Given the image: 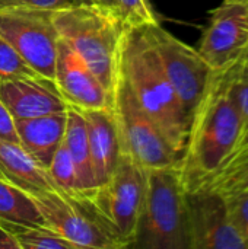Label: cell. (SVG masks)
I'll return each instance as SVG.
<instances>
[{
  "mask_svg": "<svg viewBox=\"0 0 248 249\" xmlns=\"http://www.w3.org/2000/svg\"><path fill=\"white\" fill-rule=\"evenodd\" d=\"M240 115L229 92V69L213 70L190 117L178 172L186 191L205 187L234 152Z\"/></svg>",
  "mask_w": 248,
  "mask_h": 249,
  "instance_id": "obj_1",
  "label": "cell"
},
{
  "mask_svg": "<svg viewBox=\"0 0 248 249\" xmlns=\"http://www.w3.org/2000/svg\"><path fill=\"white\" fill-rule=\"evenodd\" d=\"M118 73L129 85L140 108L181 155L191 115L186 111L167 79L145 25L126 28L121 41Z\"/></svg>",
  "mask_w": 248,
  "mask_h": 249,
  "instance_id": "obj_2",
  "label": "cell"
},
{
  "mask_svg": "<svg viewBox=\"0 0 248 249\" xmlns=\"http://www.w3.org/2000/svg\"><path fill=\"white\" fill-rule=\"evenodd\" d=\"M54 26L114 98L121 41L127 25L110 6H69L53 10Z\"/></svg>",
  "mask_w": 248,
  "mask_h": 249,
  "instance_id": "obj_3",
  "label": "cell"
},
{
  "mask_svg": "<svg viewBox=\"0 0 248 249\" xmlns=\"http://www.w3.org/2000/svg\"><path fill=\"white\" fill-rule=\"evenodd\" d=\"M130 248L190 249L186 190L177 166L148 169L146 196Z\"/></svg>",
  "mask_w": 248,
  "mask_h": 249,
  "instance_id": "obj_4",
  "label": "cell"
},
{
  "mask_svg": "<svg viewBox=\"0 0 248 249\" xmlns=\"http://www.w3.org/2000/svg\"><path fill=\"white\" fill-rule=\"evenodd\" d=\"M45 225L77 249H123L124 242L99 214L88 196H73L64 191H45L32 196Z\"/></svg>",
  "mask_w": 248,
  "mask_h": 249,
  "instance_id": "obj_5",
  "label": "cell"
},
{
  "mask_svg": "<svg viewBox=\"0 0 248 249\" xmlns=\"http://www.w3.org/2000/svg\"><path fill=\"white\" fill-rule=\"evenodd\" d=\"M113 109L123 152L130 155L146 169L178 168L181 155L171 146L152 118L140 108L120 73L114 90Z\"/></svg>",
  "mask_w": 248,
  "mask_h": 249,
  "instance_id": "obj_6",
  "label": "cell"
},
{
  "mask_svg": "<svg viewBox=\"0 0 248 249\" xmlns=\"http://www.w3.org/2000/svg\"><path fill=\"white\" fill-rule=\"evenodd\" d=\"M148 169L121 152L110 179L88 196L99 214L130 248L146 196Z\"/></svg>",
  "mask_w": 248,
  "mask_h": 249,
  "instance_id": "obj_7",
  "label": "cell"
},
{
  "mask_svg": "<svg viewBox=\"0 0 248 249\" xmlns=\"http://www.w3.org/2000/svg\"><path fill=\"white\" fill-rule=\"evenodd\" d=\"M0 36L37 74L54 82L60 35L53 22V10L3 7L0 9Z\"/></svg>",
  "mask_w": 248,
  "mask_h": 249,
  "instance_id": "obj_8",
  "label": "cell"
},
{
  "mask_svg": "<svg viewBox=\"0 0 248 249\" xmlns=\"http://www.w3.org/2000/svg\"><path fill=\"white\" fill-rule=\"evenodd\" d=\"M145 29L167 79L191 115L213 70L197 48L178 39L161 23L145 25Z\"/></svg>",
  "mask_w": 248,
  "mask_h": 249,
  "instance_id": "obj_9",
  "label": "cell"
},
{
  "mask_svg": "<svg viewBox=\"0 0 248 249\" xmlns=\"http://www.w3.org/2000/svg\"><path fill=\"white\" fill-rule=\"evenodd\" d=\"M197 51L212 70H225L248 55V0H222L209 12Z\"/></svg>",
  "mask_w": 248,
  "mask_h": 249,
  "instance_id": "obj_10",
  "label": "cell"
},
{
  "mask_svg": "<svg viewBox=\"0 0 248 249\" xmlns=\"http://www.w3.org/2000/svg\"><path fill=\"white\" fill-rule=\"evenodd\" d=\"M186 213L190 249H246L221 193L209 188L186 191Z\"/></svg>",
  "mask_w": 248,
  "mask_h": 249,
  "instance_id": "obj_11",
  "label": "cell"
},
{
  "mask_svg": "<svg viewBox=\"0 0 248 249\" xmlns=\"http://www.w3.org/2000/svg\"><path fill=\"white\" fill-rule=\"evenodd\" d=\"M54 85L72 108L79 111L113 109L114 98L79 54L61 38L58 39Z\"/></svg>",
  "mask_w": 248,
  "mask_h": 249,
  "instance_id": "obj_12",
  "label": "cell"
},
{
  "mask_svg": "<svg viewBox=\"0 0 248 249\" xmlns=\"http://www.w3.org/2000/svg\"><path fill=\"white\" fill-rule=\"evenodd\" d=\"M0 101L15 120L35 118L69 108L54 82L39 76L1 80Z\"/></svg>",
  "mask_w": 248,
  "mask_h": 249,
  "instance_id": "obj_13",
  "label": "cell"
},
{
  "mask_svg": "<svg viewBox=\"0 0 248 249\" xmlns=\"http://www.w3.org/2000/svg\"><path fill=\"white\" fill-rule=\"evenodd\" d=\"M88 127V142L96 188L113 175L123 152L114 109L80 111Z\"/></svg>",
  "mask_w": 248,
  "mask_h": 249,
  "instance_id": "obj_14",
  "label": "cell"
},
{
  "mask_svg": "<svg viewBox=\"0 0 248 249\" xmlns=\"http://www.w3.org/2000/svg\"><path fill=\"white\" fill-rule=\"evenodd\" d=\"M67 109L35 118L15 120L19 144L47 171L66 131Z\"/></svg>",
  "mask_w": 248,
  "mask_h": 249,
  "instance_id": "obj_15",
  "label": "cell"
},
{
  "mask_svg": "<svg viewBox=\"0 0 248 249\" xmlns=\"http://www.w3.org/2000/svg\"><path fill=\"white\" fill-rule=\"evenodd\" d=\"M0 178L35 196L45 191H61L48 172L19 144L0 139Z\"/></svg>",
  "mask_w": 248,
  "mask_h": 249,
  "instance_id": "obj_16",
  "label": "cell"
},
{
  "mask_svg": "<svg viewBox=\"0 0 248 249\" xmlns=\"http://www.w3.org/2000/svg\"><path fill=\"white\" fill-rule=\"evenodd\" d=\"M70 158L75 163L79 188L82 194L91 196L96 190V182L91 163L89 153V142H88V127L83 114L69 107L67 108V120H66V131L63 139Z\"/></svg>",
  "mask_w": 248,
  "mask_h": 249,
  "instance_id": "obj_17",
  "label": "cell"
},
{
  "mask_svg": "<svg viewBox=\"0 0 248 249\" xmlns=\"http://www.w3.org/2000/svg\"><path fill=\"white\" fill-rule=\"evenodd\" d=\"M0 223L4 226H47L31 194L0 178Z\"/></svg>",
  "mask_w": 248,
  "mask_h": 249,
  "instance_id": "obj_18",
  "label": "cell"
},
{
  "mask_svg": "<svg viewBox=\"0 0 248 249\" xmlns=\"http://www.w3.org/2000/svg\"><path fill=\"white\" fill-rule=\"evenodd\" d=\"M202 188L218 191L222 196L248 191V144L234 150L222 168Z\"/></svg>",
  "mask_w": 248,
  "mask_h": 249,
  "instance_id": "obj_19",
  "label": "cell"
},
{
  "mask_svg": "<svg viewBox=\"0 0 248 249\" xmlns=\"http://www.w3.org/2000/svg\"><path fill=\"white\" fill-rule=\"evenodd\" d=\"M229 92L241 123L237 150L248 144V55L229 67Z\"/></svg>",
  "mask_w": 248,
  "mask_h": 249,
  "instance_id": "obj_20",
  "label": "cell"
},
{
  "mask_svg": "<svg viewBox=\"0 0 248 249\" xmlns=\"http://www.w3.org/2000/svg\"><path fill=\"white\" fill-rule=\"evenodd\" d=\"M9 228L20 249H77L75 244L67 241L58 232L48 226H34V228H23V226H6Z\"/></svg>",
  "mask_w": 248,
  "mask_h": 249,
  "instance_id": "obj_21",
  "label": "cell"
},
{
  "mask_svg": "<svg viewBox=\"0 0 248 249\" xmlns=\"http://www.w3.org/2000/svg\"><path fill=\"white\" fill-rule=\"evenodd\" d=\"M47 172L61 191H64L67 194H73V196H85V194H82V191L79 188L76 168H75V163L70 158V153H69L64 142H61V144L56 150V153L47 168Z\"/></svg>",
  "mask_w": 248,
  "mask_h": 249,
  "instance_id": "obj_22",
  "label": "cell"
},
{
  "mask_svg": "<svg viewBox=\"0 0 248 249\" xmlns=\"http://www.w3.org/2000/svg\"><path fill=\"white\" fill-rule=\"evenodd\" d=\"M111 6L127 26L161 23L159 15L149 0H111Z\"/></svg>",
  "mask_w": 248,
  "mask_h": 249,
  "instance_id": "obj_23",
  "label": "cell"
},
{
  "mask_svg": "<svg viewBox=\"0 0 248 249\" xmlns=\"http://www.w3.org/2000/svg\"><path fill=\"white\" fill-rule=\"evenodd\" d=\"M37 76L39 74H37L18 54V51L3 36H0V82L9 79H18V77H37Z\"/></svg>",
  "mask_w": 248,
  "mask_h": 249,
  "instance_id": "obj_24",
  "label": "cell"
},
{
  "mask_svg": "<svg viewBox=\"0 0 248 249\" xmlns=\"http://www.w3.org/2000/svg\"><path fill=\"white\" fill-rule=\"evenodd\" d=\"M228 212L234 228L246 244L248 249V191H240L229 196H225Z\"/></svg>",
  "mask_w": 248,
  "mask_h": 249,
  "instance_id": "obj_25",
  "label": "cell"
},
{
  "mask_svg": "<svg viewBox=\"0 0 248 249\" xmlns=\"http://www.w3.org/2000/svg\"><path fill=\"white\" fill-rule=\"evenodd\" d=\"M72 6L67 0H0V9L3 7H37L47 10H58Z\"/></svg>",
  "mask_w": 248,
  "mask_h": 249,
  "instance_id": "obj_26",
  "label": "cell"
},
{
  "mask_svg": "<svg viewBox=\"0 0 248 249\" xmlns=\"http://www.w3.org/2000/svg\"><path fill=\"white\" fill-rule=\"evenodd\" d=\"M0 139L12 143H19L15 118L9 112V109L4 107V104L0 101Z\"/></svg>",
  "mask_w": 248,
  "mask_h": 249,
  "instance_id": "obj_27",
  "label": "cell"
},
{
  "mask_svg": "<svg viewBox=\"0 0 248 249\" xmlns=\"http://www.w3.org/2000/svg\"><path fill=\"white\" fill-rule=\"evenodd\" d=\"M0 249H20L15 233L0 223Z\"/></svg>",
  "mask_w": 248,
  "mask_h": 249,
  "instance_id": "obj_28",
  "label": "cell"
},
{
  "mask_svg": "<svg viewBox=\"0 0 248 249\" xmlns=\"http://www.w3.org/2000/svg\"><path fill=\"white\" fill-rule=\"evenodd\" d=\"M72 6H89V4H99L98 0H67Z\"/></svg>",
  "mask_w": 248,
  "mask_h": 249,
  "instance_id": "obj_29",
  "label": "cell"
},
{
  "mask_svg": "<svg viewBox=\"0 0 248 249\" xmlns=\"http://www.w3.org/2000/svg\"><path fill=\"white\" fill-rule=\"evenodd\" d=\"M99 1V4H102V6H110V7H113L111 6V0H98ZM114 9V7H113Z\"/></svg>",
  "mask_w": 248,
  "mask_h": 249,
  "instance_id": "obj_30",
  "label": "cell"
}]
</instances>
